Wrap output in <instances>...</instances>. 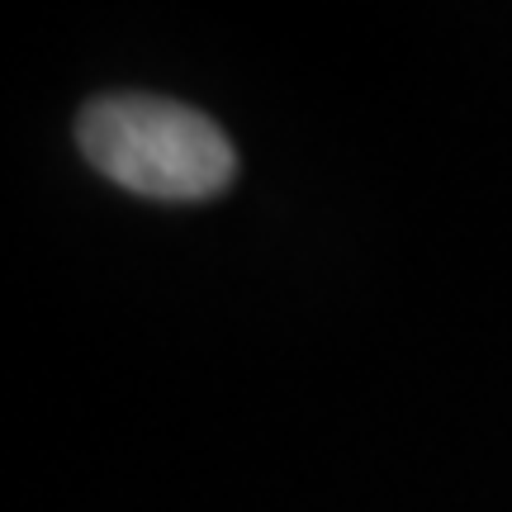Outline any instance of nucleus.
I'll return each instance as SVG.
<instances>
[{"label": "nucleus", "instance_id": "obj_1", "mask_svg": "<svg viewBox=\"0 0 512 512\" xmlns=\"http://www.w3.org/2000/svg\"><path fill=\"white\" fill-rule=\"evenodd\" d=\"M81 152L95 171L147 200H209L233 181L238 157L219 124L157 95H105L81 114Z\"/></svg>", "mask_w": 512, "mask_h": 512}]
</instances>
